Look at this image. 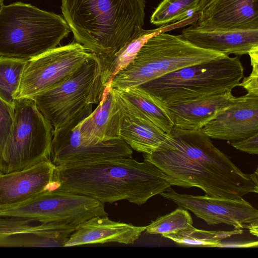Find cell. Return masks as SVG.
Wrapping results in <instances>:
<instances>
[{
  "mask_svg": "<svg viewBox=\"0 0 258 258\" xmlns=\"http://www.w3.org/2000/svg\"><path fill=\"white\" fill-rule=\"evenodd\" d=\"M146 226L112 221L106 216H96L76 226L64 247L117 242L133 244L145 231Z\"/></svg>",
  "mask_w": 258,
  "mask_h": 258,
  "instance_id": "d6986e66",
  "label": "cell"
},
{
  "mask_svg": "<svg viewBox=\"0 0 258 258\" xmlns=\"http://www.w3.org/2000/svg\"><path fill=\"white\" fill-rule=\"evenodd\" d=\"M41 227L27 219L0 217V247H19V234L33 233Z\"/></svg>",
  "mask_w": 258,
  "mask_h": 258,
  "instance_id": "83f0119b",
  "label": "cell"
},
{
  "mask_svg": "<svg viewBox=\"0 0 258 258\" xmlns=\"http://www.w3.org/2000/svg\"><path fill=\"white\" fill-rule=\"evenodd\" d=\"M235 149L250 154H258V133L246 138L231 142Z\"/></svg>",
  "mask_w": 258,
  "mask_h": 258,
  "instance_id": "4dcf8cb0",
  "label": "cell"
},
{
  "mask_svg": "<svg viewBox=\"0 0 258 258\" xmlns=\"http://www.w3.org/2000/svg\"><path fill=\"white\" fill-rule=\"evenodd\" d=\"M143 156L180 186L197 187L208 196L237 199L258 192L250 175L236 167L202 128L174 126L154 152Z\"/></svg>",
  "mask_w": 258,
  "mask_h": 258,
  "instance_id": "6da1fadb",
  "label": "cell"
},
{
  "mask_svg": "<svg viewBox=\"0 0 258 258\" xmlns=\"http://www.w3.org/2000/svg\"><path fill=\"white\" fill-rule=\"evenodd\" d=\"M193 221L185 209L179 208L167 215L160 216L146 226V232L149 234L162 236L192 226Z\"/></svg>",
  "mask_w": 258,
  "mask_h": 258,
  "instance_id": "4316f807",
  "label": "cell"
},
{
  "mask_svg": "<svg viewBox=\"0 0 258 258\" xmlns=\"http://www.w3.org/2000/svg\"><path fill=\"white\" fill-rule=\"evenodd\" d=\"M184 26L183 21H178L152 30L138 27L130 39L118 50L108 53H93L96 68L87 103H100L114 76L134 60L142 46L149 38Z\"/></svg>",
  "mask_w": 258,
  "mask_h": 258,
  "instance_id": "4fadbf2b",
  "label": "cell"
},
{
  "mask_svg": "<svg viewBox=\"0 0 258 258\" xmlns=\"http://www.w3.org/2000/svg\"><path fill=\"white\" fill-rule=\"evenodd\" d=\"M250 58L252 71L248 77L243 78L238 86L247 93L258 95V46L253 47L248 53Z\"/></svg>",
  "mask_w": 258,
  "mask_h": 258,
  "instance_id": "f546056e",
  "label": "cell"
},
{
  "mask_svg": "<svg viewBox=\"0 0 258 258\" xmlns=\"http://www.w3.org/2000/svg\"><path fill=\"white\" fill-rule=\"evenodd\" d=\"M5 0H0V4H3V2Z\"/></svg>",
  "mask_w": 258,
  "mask_h": 258,
  "instance_id": "836d02e7",
  "label": "cell"
},
{
  "mask_svg": "<svg viewBox=\"0 0 258 258\" xmlns=\"http://www.w3.org/2000/svg\"><path fill=\"white\" fill-rule=\"evenodd\" d=\"M214 0H200L198 5V12L200 13Z\"/></svg>",
  "mask_w": 258,
  "mask_h": 258,
  "instance_id": "1f68e13d",
  "label": "cell"
},
{
  "mask_svg": "<svg viewBox=\"0 0 258 258\" xmlns=\"http://www.w3.org/2000/svg\"><path fill=\"white\" fill-rule=\"evenodd\" d=\"M250 177L252 179V180L253 181V182L254 183V184L256 185H258V183H257V168L256 169L255 171L252 173V174H250Z\"/></svg>",
  "mask_w": 258,
  "mask_h": 258,
  "instance_id": "d6a6232c",
  "label": "cell"
},
{
  "mask_svg": "<svg viewBox=\"0 0 258 258\" xmlns=\"http://www.w3.org/2000/svg\"><path fill=\"white\" fill-rule=\"evenodd\" d=\"M92 111V104H88L64 126L53 130L50 158L55 166H70L132 157V148L121 139L95 145L79 142L75 125Z\"/></svg>",
  "mask_w": 258,
  "mask_h": 258,
  "instance_id": "8fae6325",
  "label": "cell"
},
{
  "mask_svg": "<svg viewBox=\"0 0 258 258\" xmlns=\"http://www.w3.org/2000/svg\"><path fill=\"white\" fill-rule=\"evenodd\" d=\"M160 195L190 211L209 225L224 223L236 229H248L252 234L257 235L258 211L242 198L180 194L171 187Z\"/></svg>",
  "mask_w": 258,
  "mask_h": 258,
  "instance_id": "7c38bea8",
  "label": "cell"
},
{
  "mask_svg": "<svg viewBox=\"0 0 258 258\" xmlns=\"http://www.w3.org/2000/svg\"><path fill=\"white\" fill-rule=\"evenodd\" d=\"M27 61L0 56V97L13 106Z\"/></svg>",
  "mask_w": 258,
  "mask_h": 258,
  "instance_id": "d4e9b609",
  "label": "cell"
},
{
  "mask_svg": "<svg viewBox=\"0 0 258 258\" xmlns=\"http://www.w3.org/2000/svg\"><path fill=\"white\" fill-rule=\"evenodd\" d=\"M0 172L26 169L50 158L53 128L31 98L17 99Z\"/></svg>",
  "mask_w": 258,
  "mask_h": 258,
  "instance_id": "52a82bcc",
  "label": "cell"
},
{
  "mask_svg": "<svg viewBox=\"0 0 258 258\" xmlns=\"http://www.w3.org/2000/svg\"><path fill=\"white\" fill-rule=\"evenodd\" d=\"M95 68L92 53L65 81L31 98L53 130L64 126L88 104Z\"/></svg>",
  "mask_w": 258,
  "mask_h": 258,
  "instance_id": "30bf717a",
  "label": "cell"
},
{
  "mask_svg": "<svg viewBox=\"0 0 258 258\" xmlns=\"http://www.w3.org/2000/svg\"><path fill=\"white\" fill-rule=\"evenodd\" d=\"M104 204L92 198L58 189L46 190L19 206L0 210V217L76 226L96 216H106Z\"/></svg>",
  "mask_w": 258,
  "mask_h": 258,
  "instance_id": "ba28073f",
  "label": "cell"
},
{
  "mask_svg": "<svg viewBox=\"0 0 258 258\" xmlns=\"http://www.w3.org/2000/svg\"><path fill=\"white\" fill-rule=\"evenodd\" d=\"M70 29L60 16L30 4L0 6V56L29 60L56 47Z\"/></svg>",
  "mask_w": 258,
  "mask_h": 258,
  "instance_id": "277c9868",
  "label": "cell"
},
{
  "mask_svg": "<svg viewBox=\"0 0 258 258\" xmlns=\"http://www.w3.org/2000/svg\"><path fill=\"white\" fill-rule=\"evenodd\" d=\"M228 56L199 47L181 34L160 33L142 46L134 60L114 76L108 86L117 91L139 86L180 69Z\"/></svg>",
  "mask_w": 258,
  "mask_h": 258,
  "instance_id": "8992f818",
  "label": "cell"
},
{
  "mask_svg": "<svg viewBox=\"0 0 258 258\" xmlns=\"http://www.w3.org/2000/svg\"><path fill=\"white\" fill-rule=\"evenodd\" d=\"M210 139L234 142L258 133V95L232 99L230 104L203 128Z\"/></svg>",
  "mask_w": 258,
  "mask_h": 258,
  "instance_id": "5bb4252c",
  "label": "cell"
},
{
  "mask_svg": "<svg viewBox=\"0 0 258 258\" xmlns=\"http://www.w3.org/2000/svg\"><path fill=\"white\" fill-rule=\"evenodd\" d=\"M92 56L73 41L28 60L16 99L31 98L62 83Z\"/></svg>",
  "mask_w": 258,
  "mask_h": 258,
  "instance_id": "9c48e42d",
  "label": "cell"
},
{
  "mask_svg": "<svg viewBox=\"0 0 258 258\" xmlns=\"http://www.w3.org/2000/svg\"><path fill=\"white\" fill-rule=\"evenodd\" d=\"M55 167L49 158L22 170L0 172V210L19 206L47 190Z\"/></svg>",
  "mask_w": 258,
  "mask_h": 258,
  "instance_id": "2e32d148",
  "label": "cell"
},
{
  "mask_svg": "<svg viewBox=\"0 0 258 258\" xmlns=\"http://www.w3.org/2000/svg\"><path fill=\"white\" fill-rule=\"evenodd\" d=\"M126 112L120 130V138L132 150L138 152L149 154L154 152L165 140L167 134L149 121L132 114L126 110Z\"/></svg>",
  "mask_w": 258,
  "mask_h": 258,
  "instance_id": "7402d4cb",
  "label": "cell"
},
{
  "mask_svg": "<svg viewBox=\"0 0 258 258\" xmlns=\"http://www.w3.org/2000/svg\"><path fill=\"white\" fill-rule=\"evenodd\" d=\"M181 35L195 45L225 54H246L258 46V29H207L193 25L184 28Z\"/></svg>",
  "mask_w": 258,
  "mask_h": 258,
  "instance_id": "ac0fdd59",
  "label": "cell"
},
{
  "mask_svg": "<svg viewBox=\"0 0 258 258\" xmlns=\"http://www.w3.org/2000/svg\"><path fill=\"white\" fill-rule=\"evenodd\" d=\"M243 73L239 57L228 56L180 69L139 87L164 105L179 103L231 92Z\"/></svg>",
  "mask_w": 258,
  "mask_h": 258,
  "instance_id": "5b68a950",
  "label": "cell"
},
{
  "mask_svg": "<svg viewBox=\"0 0 258 258\" xmlns=\"http://www.w3.org/2000/svg\"><path fill=\"white\" fill-rule=\"evenodd\" d=\"M145 0H61L63 19L76 42L95 53L124 45L142 28Z\"/></svg>",
  "mask_w": 258,
  "mask_h": 258,
  "instance_id": "3957f363",
  "label": "cell"
},
{
  "mask_svg": "<svg viewBox=\"0 0 258 258\" xmlns=\"http://www.w3.org/2000/svg\"><path fill=\"white\" fill-rule=\"evenodd\" d=\"M14 106L0 97V162L14 116Z\"/></svg>",
  "mask_w": 258,
  "mask_h": 258,
  "instance_id": "f1b7e54d",
  "label": "cell"
},
{
  "mask_svg": "<svg viewBox=\"0 0 258 258\" xmlns=\"http://www.w3.org/2000/svg\"><path fill=\"white\" fill-rule=\"evenodd\" d=\"M234 96L229 91L165 105L174 126L183 130H198L221 113Z\"/></svg>",
  "mask_w": 258,
  "mask_h": 258,
  "instance_id": "ffe728a7",
  "label": "cell"
},
{
  "mask_svg": "<svg viewBox=\"0 0 258 258\" xmlns=\"http://www.w3.org/2000/svg\"><path fill=\"white\" fill-rule=\"evenodd\" d=\"M117 91L128 112L149 121L166 134L171 132L174 123L164 104L139 86Z\"/></svg>",
  "mask_w": 258,
  "mask_h": 258,
  "instance_id": "44dd1931",
  "label": "cell"
},
{
  "mask_svg": "<svg viewBox=\"0 0 258 258\" xmlns=\"http://www.w3.org/2000/svg\"><path fill=\"white\" fill-rule=\"evenodd\" d=\"M200 13L196 25L202 28L258 29V0H214Z\"/></svg>",
  "mask_w": 258,
  "mask_h": 258,
  "instance_id": "e0dca14e",
  "label": "cell"
},
{
  "mask_svg": "<svg viewBox=\"0 0 258 258\" xmlns=\"http://www.w3.org/2000/svg\"><path fill=\"white\" fill-rule=\"evenodd\" d=\"M53 181L60 190L102 203L121 200L142 205L180 183L153 163L132 157L108 159L70 166H56Z\"/></svg>",
  "mask_w": 258,
  "mask_h": 258,
  "instance_id": "7a4b0ae2",
  "label": "cell"
},
{
  "mask_svg": "<svg viewBox=\"0 0 258 258\" xmlns=\"http://www.w3.org/2000/svg\"><path fill=\"white\" fill-rule=\"evenodd\" d=\"M126 116L118 92L108 86L96 109L78 123L76 132L79 142L95 145L120 139V130Z\"/></svg>",
  "mask_w": 258,
  "mask_h": 258,
  "instance_id": "9a60e30c",
  "label": "cell"
},
{
  "mask_svg": "<svg viewBox=\"0 0 258 258\" xmlns=\"http://www.w3.org/2000/svg\"><path fill=\"white\" fill-rule=\"evenodd\" d=\"M200 0H163L156 8L151 18V23L161 26L185 19L189 9L197 8Z\"/></svg>",
  "mask_w": 258,
  "mask_h": 258,
  "instance_id": "484cf974",
  "label": "cell"
},
{
  "mask_svg": "<svg viewBox=\"0 0 258 258\" xmlns=\"http://www.w3.org/2000/svg\"><path fill=\"white\" fill-rule=\"evenodd\" d=\"M208 231L191 227L163 235L177 244L188 247H221L222 241L233 235L241 234L243 231Z\"/></svg>",
  "mask_w": 258,
  "mask_h": 258,
  "instance_id": "cb8c5ba5",
  "label": "cell"
},
{
  "mask_svg": "<svg viewBox=\"0 0 258 258\" xmlns=\"http://www.w3.org/2000/svg\"><path fill=\"white\" fill-rule=\"evenodd\" d=\"M41 227L33 233L20 234L21 247H64L76 226L59 223H41Z\"/></svg>",
  "mask_w": 258,
  "mask_h": 258,
  "instance_id": "603a6c76",
  "label": "cell"
}]
</instances>
